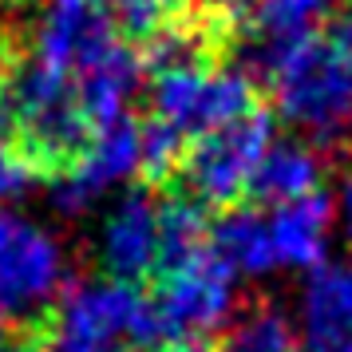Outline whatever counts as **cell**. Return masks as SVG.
I'll list each match as a JSON object with an SVG mask.
<instances>
[{"instance_id":"obj_1","label":"cell","mask_w":352,"mask_h":352,"mask_svg":"<svg viewBox=\"0 0 352 352\" xmlns=\"http://www.w3.org/2000/svg\"><path fill=\"white\" fill-rule=\"evenodd\" d=\"M254 67L281 119L301 131L305 143L333 146L352 139V4L273 48Z\"/></svg>"},{"instance_id":"obj_2","label":"cell","mask_w":352,"mask_h":352,"mask_svg":"<svg viewBox=\"0 0 352 352\" xmlns=\"http://www.w3.org/2000/svg\"><path fill=\"white\" fill-rule=\"evenodd\" d=\"M32 333L36 352H139L155 344L146 293L111 277L67 285Z\"/></svg>"},{"instance_id":"obj_3","label":"cell","mask_w":352,"mask_h":352,"mask_svg":"<svg viewBox=\"0 0 352 352\" xmlns=\"http://www.w3.org/2000/svg\"><path fill=\"white\" fill-rule=\"evenodd\" d=\"M146 305H151L155 344L159 340H206L230 329L234 320L238 273L214 250H202V254L155 273Z\"/></svg>"},{"instance_id":"obj_4","label":"cell","mask_w":352,"mask_h":352,"mask_svg":"<svg viewBox=\"0 0 352 352\" xmlns=\"http://www.w3.org/2000/svg\"><path fill=\"white\" fill-rule=\"evenodd\" d=\"M257 80L222 64H182L151 72V119L175 127L186 143L257 111Z\"/></svg>"},{"instance_id":"obj_5","label":"cell","mask_w":352,"mask_h":352,"mask_svg":"<svg viewBox=\"0 0 352 352\" xmlns=\"http://www.w3.org/2000/svg\"><path fill=\"white\" fill-rule=\"evenodd\" d=\"M67 289L60 241L28 214L0 206V324H40Z\"/></svg>"},{"instance_id":"obj_6","label":"cell","mask_w":352,"mask_h":352,"mask_svg":"<svg viewBox=\"0 0 352 352\" xmlns=\"http://www.w3.org/2000/svg\"><path fill=\"white\" fill-rule=\"evenodd\" d=\"M273 146V115L250 111L245 119H234L218 131H206L186 143L178 178L186 186V198L198 206L234 210L250 194L257 166Z\"/></svg>"},{"instance_id":"obj_7","label":"cell","mask_w":352,"mask_h":352,"mask_svg":"<svg viewBox=\"0 0 352 352\" xmlns=\"http://www.w3.org/2000/svg\"><path fill=\"white\" fill-rule=\"evenodd\" d=\"M119 44V24L96 0H48L24 48L80 80Z\"/></svg>"},{"instance_id":"obj_8","label":"cell","mask_w":352,"mask_h":352,"mask_svg":"<svg viewBox=\"0 0 352 352\" xmlns=\"http://www.w3.org/2000/svg\"><path fill=\"white\" fill-rule=\"evenodd\" d=\"M131 175H139V119L135 115L111 127H99L80 159L56 178H48L52 206L60 214H83L96 198H103Z\"/></svg>"},{"instance_id":"obj_9","label":"cell","mask_w":352,"mask_h":352,"mask_svg":"<svg viewBox=\"0 0 352 352\" xmlns=\"http://www.w3.org/2000/svg\"><path fill=\"white\" fill-rule=\"evenodd\" d=\"M159 198L155 190L139 186L115 202V210L99 230V265H103V277L139 285L159 273Z\"/></svg>"},{"instance_id":"obj_10","label":"cell","mask_w":352,"mask_h":352,"mask_svg":"<svg viewBox=\"0 0 352 352\" xmlns=\"http://www.w3.org/2000/svg\"><path fill=\"white\" fill-rule=\"evenodd\" d=\"M293 324L305 352H352V261H324L305 277Z\"/></svg>"},{"instance_id":"obj_11","label":"cell","mask_w":352,"mask_h":352,"mask_svg":"<svg viewBox=\"0 0 352 352\" xmlns=\"http://www.w3.org/2000/svg\"><path fill=\"white\" fill-rule=\"evenodd\" d=\"M336 206L333 198L320 190L301 202L270 210V234L277 250V265L285 270H320L329 257V238H333Z\"/></svg>"},{"instance_id":"obj_12","label":"cell","mask_w":352,"mask_h":352,"mask_svg":"<svg viewBox=\"0 0 352 352\" xmlns=\"http://www.w3.org/2000/svg\"><path fill=\"white\" fill-rule=\"evenodd\" d=\"M320 178H324V159L317 146L305 139H285L265 151L245 198L261 210H277L301 202L309 194H320Z\"/></svg>"},{"instance_id":"obj_13","label":"cell","mask_w":352,"mask_h":352,"mask_svg":"<svg viewBox=\"0 0 352 352\" xmlns=\"http://www.w3.org/2000/svg\"><path fill=\"white\" fill-rule=\"evenodd\" d=\"M210 250L238 277H265L270 270H277V250H273L265 210H250V206L226 210L222 218L210 226Z\"/></svg>"},{"instance_id":"obj_14","label":"cell","mask_w":352,"mask_h":352,"mask_svg":"<svg viewBox=\"0 0 352 352\" xmlns=\"http://www.w3.org/2000/svg\"><path fill=\"white\" fill-rule=\"evenodd\" d=\"M210 226L214 222L206 218V206H198L186 194H170L166 202H159V245H162L159 270L210 250Z\"/></svg>"},{"instance_id":"obj_15","label":"cell","mask_w":352,"mask_h":352,"mask_svg":"<svg viewBox=\"0 0 352 352\" xmlns=\"http://www.w3.org/2000/svg\"><path fill=\"white\" fill-rule=\"evenodd\" d=\"M218 352H301L297 324L273 309V305H254L250 313L230 320Z\"/></svg>"},{"instance_id":"obj_16","label":"cell","mask_w":352,"mask_h":352,"mask_svg":"<svg viewBox=\"0 0 352 352\" xmlns=\"http://www.w3.org/2000/svg\"><path fill=\"white\" fill-rule=\"evenodd\" d=\"M182 155H186V139L175 127H166L159 119H139V175H143L146 190L175 182Z\"/></svg>"},{"instance_id":"obj_17","label":"cell","mask_w":352,"mask_h":352,"mask_svg":"<svg viewBox=\"0 0 352 352\" xmlns=\"http://www.w3.org/2000/svg\"><path fill=\"white\" fill-rule=\"evenodd\" d=\"M107 12H111V20L123 32L151 40L166 24H175V20L186 16L190 12V0H111Z\"/></svg>"},{"instance_id":"obj_18","label":"cell","mask_w":352,"mask_h":352,"mask_svg":"<svg viewBox=\"0 0 352 352\" xmlns=\"http://www.w3.org/2000/svg\"><path fill=\"white\" fill-rule=\"evenodd\" d=\"M143 352H214L206 340H159V344H146Z\"/></svg>"},{"instance_id":"obj_19","label":"cell","mask_w":352,"mask_h":352,"mask_svg":"<svg viewBox=\"0 0 352 352\" xmlns=\"http://www.w3.org/2000/svg\"><path fill=\"white\" fill-rule=\"evenodd\" d=\"M340 206H336V214H340V226H344V234H349L352 241V175L340 182V198H336Z\"/></svg>"},{"instance_id":"obj_20","label":"cell","mask_w":352,"mask_h":352,"mask_svg":"<svg viewBox=\"0 0 352 352\" xmlns=\"http://www.w3.org/2000/svg\"><path fill=\"white\" fill-rule=\"evenodd\" d=\"M0 352H8V336H4V324H0Z\"/></svg>"},{"instance_id":"obj_21","label":"cell","mask_w":352,"mask_h":352,"mask_svg":"<svg viewBox=\"0 0 352 352\" xmlns=\"http://www.w3.org/2000/svg\"><path fill=\"white\" fill-rule=\"evenodd\" d=\"M96 4H103V8H107V4H111V0H96Z\"/></svg>"},{"instance_id":"obj_22","label":"cell","mask_w":352,"mask_h":352,"mask_svg":"<svg viewBox=\"0 0 352 352\" xmlns=\"http://www.w3.org/2000/svg\"><path fill=\"white\" fill-rule=\"evenodd\" d=\"M0 4H4V0H0Z\"/></svg>"}]
</instances>
